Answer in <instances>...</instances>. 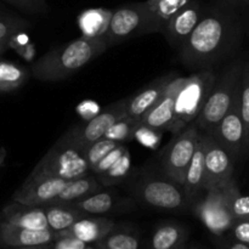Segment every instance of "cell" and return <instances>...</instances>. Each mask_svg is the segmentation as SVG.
<instances>
[{
    "label": "cell",
    "mask_w": 249,
    "mask_h": 249,
    "mask_svg": "<svg viewBox=\"0 0 249 249\" xmlns=\"http://www.w3.org/2000/svg\"><path fill=\"white\" fill-rule=\"evenodd\" d=\"M55 238L51 230H31L12 225L0 219V247L18 248L50 245Z\"/></svg>",
    "instance_id": "2e32d148"
},
{
    "label": "cell",
    "mask_w": 249,
    "mask_h": 249,
    "mask_svg": "<svg viewBox=\"0 0 249 249\" xmlns=\"http://www.w3.org/2000/svg\"><path fill=\"white\" fill-rule=\"evenodd\" d=\"M10 48V41L9 40H0V58Z\"/></svg>",
    "instance_id": "60d3db41"
},
{
    "label": "cell",
    "mask_w": 249,
    "mask_h": 249,
    "mask_svg": "<svg viewBox=\"0 0 249 249\" xmlns=\"http://www.w3.org/2000/svg\"><path fill=\"white\" fill-rule=\"evenodd\" d=\"M102 185L100 184L96 177L92 174L85 175L83 178H78V179L71 180L67 184V186L61 191V194L53 199L51 204H58V203H72V202L78 201V199L83 198V197L88 196L90 194L100 191ZM50 206V204H49Z\"/></svg>",
    "instance_id": "484cf974"
},
{
    "label": "cell",
    "mask_w": 249,
    "mask_h": 249,
    "mask_svg": "<svg viewBox=\"0 0 249 249\" xmlns=\"http://www.w3.org/2000/svg\"><path fill=\"white\" fill-rule=\"evenodd\" d=\"M114 229L97 241L95 247L97 249H139L140 242L138 236L128 231H116Z\"/></svg>",
    "instance_id": "f546056e"
},
{
    "label": "cell",
    "mask_w": 249,
    "mask_h": 249,
    "mask_svg": "<svg viewBox=\"0 0 249 249\" xmlns=\"http://www.w3.org/2000/svg\"><path fill=\"white\" fill-rule=\"evenodd\" d=\"M128 102L129 97H125L114 104H111L101 113H97L82 125L73 126L67 133L63 134V136L80 150H85L95 141L104 138L105 133L109 126L126 116Z\"/></svg>",
    "instance_id": "30bf717a"
},
{
    "label": "cell",
    "mask_w": 249,
    "mask_h": 249,
    "mask_svg": "<svg viewBox=\"0 0 249 249\" xmlns=\"http://www.w3.org/2000/svg\"><path fill=\"white\" fill-rule=\"evenodd\" d=\"M85 249H97V248H96V247H91V246L88 245V246H87V248H85Z\"/></svg>",
    "instance_id": "bcb514c9"
},
{
    "label": "cell",
    "mask_w": 249,
    "mask_h": 249,
    "mask_svg": "<svg viewBox=\"0 0 249 249\" xmlns=\"http://www.w3.org/2000/svg\"><path fill=\"white\" fill-rule=\"evenodd\" d=\"M44 209H45L49 229L53 232L67 230L79 219L88 215L71 203L50 204L44 207Z\"/></svg>",
    "instance_id": "603a6c76"
},
{
    "label": "cell",
    "mask_w": 249,
    "mask_h": 249,
    "mask_svg": "<svg viewBox=\"0 0 249 249\" xmlns=\"http://www.w3.org/2000/svg\"><path fill=\"white\" fill-rule=\"evenodd\" d=\"M126 150H128V147H126L125 145H118L116 148H113L111 152L107 153V155L105 156V157L102 158V160H100V162L97 163L94 168H92L90 174L97 177V175L105 173L107 169H108V168H111L112 165L117 162V160H118V158L121 157V156L123 155Z\"/></svg>",
    "instance_id": "836d02e7"
},
{
    "label": "cell",
    "mask_w": 249,
    "mask_h": 249,
    "mask_svg": "<svg viewBox=\"0 0 249 249\" xmlns=\"http://www.w3.org/2000/svg\"><path fill=\"white\" fill-rule=\"evenodd\" d=\"M114 228H116L114 221L111 219L87 215L73 224L70 229L60 231L58 233L73 236V237L90 245V243H96L97 241L104 238Z\"/></svg>",
    "instance_id": "44dd1931"
},
{
    "label": "cell",
    "mask_w": 249,
    "mask_h": 249,
    "mask_svg": "<svg viewBox=\"0 0 249 249\" xmlns=\"http://www.w3.org/2000/svg\"><path fill=\"white\" fill-rule=\"evenodd\" d=\"M70 181L56 177H28L12 195L11 201L27 206H49Z\"/></svg>",
    "instance_id": "7c38bea8"
},
{
    "label": "cell",
    "mask_w": 249,
    "mask_h": 249,
    "mask_svg": "<svg viewBox=\"0 0 249 249\" xmlns=\"http://www.w3.org/2000/svg\"><path fill=\"white\" fill-rule=\"evenodd\" d=\"M240 192L235 179L214 189L207 190L201 198L192 203V211L214 235H221L232 228L235 219L231 213L232 197Z\"/></svg>",
    "instance_id": "8992f818"
},
{
    "label": "cell",
    "mask_w": 249,
    "mask_h": 249,
    "mask_svg": "<svg viewBox=\"0 0 249 249\" xmlns=\"http://www.w3.org/2000/svg\"><path fill=\"white\" fill-rule=\"evenodd\" d=\"M201 131V130H199ZM201 140L204 150V190L221 186L233 180L232 160L228 151L208 133L201 131Z\"/></svg>",
    "instance_id": "8fae6325"
},
{
    "label": "cell",
    "mask_w": 249,
    "mask_h": 249,
    "mask_svg": "<svg viewBox=\"0 0 249 249\" xmlns=\"http://www.w3.org/2000/svg\"><path fill=\"white\" fill-rule=\"evenodd\" d=\"M209 134L228 151L235 162L243 155L245 125L240 112V97Z\"/></svg>",
    "instance_id": "5bb4252c"
},
{
    "label": "cell",
    "mask_w": 249,
    "mask_h": 249,
    "mask_svg": "<svg viewBox=\"0 0 249 249\" xmlns=\"http://www.w3.org/2000/svg\"><path fill=\"white\" fill-rule=\"evenodd\" d=\"M131 172V156L129 150H126L121 157L117 160V162L111 168L106 170L102 174L97 175L96 179L100 184L105 187L113 186V185L122 184L126 180V178L130 175Z\"/></svg>",
    "instance_id": "83f0119b"
},
{
    "label": "cell",
    "mask_w": 249,
    "mask_h": 249,
    "mask_svg": "<svg viewBox=\"0 0 249 249\" xmlns=\"http://www.w3.org/2000/svg\"><path fill=\"white\" fill-rule=\"evenodd\" d=\"M216 78L212 70H202L190 77H185L175 97L174 123L170 129L173 134L179 133L197 118L215 84Z\"/></svg>",
    "instance_id": "277c9868"
},
{
    "label": "cell",
    "mask_w": 249,
    "mask_h": 249,
    "mask_svg": "<svg viewBox=\"0 0 249 249\" xmlns=\"http://www.w3.org/2000/svg\"><path fill=\"white\" fill-rule=\"evenodd\" d=\"M71 204L88 215H99L113 212L116 209H125V204L134 206L131 199L121 198L116 191H96Z\"/></svg>",
    "instance_id": "ffe728a7"
},
{
    "label": "cell",
    "mask_w": 249,
    "mask_h": 249,
    "mask_svg": "<svg viewBox=\"0 0 249 249\" xmlns=\"http://www.w3.org/2000/svg\"><path fill=\"white\" fill-rule=\"evenodd\" d=\"M190 249H197V248H190Z\"/></svg>",
    "instance_id": "7dc6e473"
},
{
    "label": "cell",
    "mask_w": 249,
    "mask_h": 249,
    "mask_svg": "<svg viewBox=\"0 0 249 249\" xmlns=\"http://www.w3.org/2000/svg\"><path fill=\"white\" fill-rule=\"evenodd\" d=\"M6 150H5L4 147H0V168H1V165L4 164L5 162V158H6Z\"/></svg>",
    "instance_id": "7bdbcfd3"
},
{
    "label": "cell",
    "mask_w": 249,
    "mask_h": 249,
    "mask_svg": "<svg viewBox=\"0 0 249 249\" xmlns=\"http://www.w3.org/2000/svg\"><path fill=\"white\" fill-rule=\"evenodd\" d=\"M199 129L195 122L185 126L164 148L160 155L163 174L173 181L182 185L187 167L192 160L199 140Z\"/></svg>",
    "instance_id": "ba28073f"
},
{
    "label": "cell",
    "mask_w": 249,
    "mask_h": 249,
    "mask_svg": "<svg viewBox=\"0 0 249 249\" xmlns=\"http://www.w3.org/2000/svg\"><path fill=\"white\" fill-rule=\"evenodd\" d=\"M146 9L143 2L122 5L112 11L108 27L102 36L107 49L145 34Z\"/></svg>",
    "instance_id": "9c48e42d"
},
{
    "label": "cell",
    "mask_w": 249,
    "mask_h": 249,
    "mask_svg": "<svg viewBox=\"0 0 249 249\" xmlns=\"http://www.w3.org/2000/svg\"><path fill=\"white\" fill-rule=\"evenodd\" d=\"M204 11L206 6L203 2L199 0H190L165 24L162 34L174 50L179 51L180 48L186 43L199 19L203 16Z\"/></svg>",
    "instance_id": "4fadbf2b"
},
{
    "label": "cell",
    "mask_w": 249,
    "mask_h": 249,
    "mask_svg": "<svg viewBox=\"0 0 249 249\" xmlns=\"http://www.w3.org/2000/svg\"><path fill=\"white\" fill-rule=\"evenodd\" d=\"M2 1L7 2L9 5H12L14 7L21 10L22 12H26V14H36L33 5L28 0H2Z\"/></svg>",
    "instance_id": "74e56055"
},
{
    "label": "cell",
    "mask_w": 249,
    "mask_h": 249,
    "mask_svg": "<svg viewBox=\"0 0 249 249\" xmlns=\"http://www.w3.org/2000/svg\"><path fill=\"white\" fill-rule=\"evenodd\" d=\"M221 4H224L228 7H232V9H236V7H247L249 6V0H220Z\"/></svg>",
    "instance_id": "f35d334b"
},
{
    "label": "cell",
    "mask_w": 249,
    "mask_h": 249,
    "mask_svg": "<svg viewBox=\"0 0 249 249\" xmlns=\"http://www.w3.org/2000/svg\"><path fill=\"white\" fill-rule=\"evenodd\" d=\"M177 249H187V248H186V245H185V243H184V245H181V246H180V247H178Z\"/></svg>",
    "instance_id": "f6af8a7d"
},
{
    "label": "cell",
    "mask_w": 249,
    "mask_h": 249,
    "mask_svg": "<svg viewBox=\"0 0 249 249\" xmlns=\"http://www.w3.org/2000/svg\"><path fill=\"white\" fill-rule=\"evenodd\" d=\"M88 243L73 237V236L62 235L55 232V238L50 243V249H85Z\"/></svg>",
    "instance_id": "e575fe53"
},
{
    "label": "cell",
    "mask_w": 249,
    "mask_h": 249,
    "mask_svg": "<svg viewBox=\"0 0 249 249\" xmlns=\"http://www.w3.org/2000/svg\"><path fill=\"white\" fill-rule=\"evenodd\" d=\"M187 230L181 224L162 223L151 238V249H177L186 242Z\"/></svg>",
    "instance_id": "d4e9b609"
},
{
    "label": "cell",
    "mask_w": 249,
    "mask_h": 249,
    "mask_svg": "<svg viewBox=\"0 0 249 249\" xmlns=\"http://www.w3.org/2000/svg\"><path fill=\"white\" fill-rule=\"evenodd\" d=\"M31 77L32 71L27 66L0 58V95L21 89Z\"/></svg>",
    "instance_id": "cb8c5ba5"
},
{
    "label": "cell",
    "mask_w": 249,
    "mask_h": 249,
    "mask_svg": "<svg viewBox=\"0 0 249 249\" xmlns=\"http://www.w3.org/2000/svg\"><path fill=\"white\" fill-rule=\"evenodd\" d=\"M174 75L175 73L162 75V77L157 78L153 82H151L150 84L146 85L143 89L136 92L135 95L129 96V102L128 106H126V116L141 119V117L151 107H153L160 101V99L163 96L168 84L174 78Z\"/></svg>",
    "instance_id": "ac0fdd59"
},
{
    "label": "cell",
    "mask_w": 249,
    "mask_h": 249,
    "mask_svg": "<svg viewBox=\"0 0 249 249\" xmlns=\"http://www.w3.org/2000/svg\"><path fill=\"white\" fill-rule=\"evenodd\" d=\"M230 249H249V246L242 242H236L230 246Z\"/></svg>",
    "instance_id": "b9f144b4"
},
{
    "label": "cell",
    "mask_w": 249,
    "mask_h": 249,
    "mask_svg": "<svg viewBox=\"0 0 249 249\" xmlns=\"http://www.w3.org/2000/svg\"><path fill=\"white\" fill-rule=\"evenodd\" d=\"M84 152L85 150H80L62 135L34 167L29 177H56L74 180L89 175L90 169Z\"/></svg>",
    "instance_id": "5b68a950"
},
{
    "label": "cell",
    "mask_w": 249,
    "mask_h": 249,
    "mask_svg": "<svg viewBox=\"0 0 249 249\" xmlns=\"http://www.w3.org/2000/svg\"><path fill=\"white\" fill-rule=\"evenodd\" d=\"M28 1L33 5L36 14H45V12L48 11V4H46V0H28Z\"/></svg>",
    "instance_id": "ab89813d"
},
{
    "label": "cell",
    "mask_w": 249,
    "mask_h": 249,
    "mask_svg": "<svg viewBox=\"0 0 249 249\" xmlns=\"http://www.w3.org/2000/svg\"><path fill=\"white\" fill-rule=\"evenodd\" d=\"M141 125V119L125 116L109 126L105 133L104 138L114 141L119 145L129 142L135 135V131Z\"/></svg>",
    "instance_id": "f1b7e54d"
},
{
    "label": "cell",
    "mask_w": 249,
    "mask_h": 249,
    "mask_svg": "<svg viewBox=\"0 0 249 249\" xmlns=\"http://www.w3.org/2000/svg\"><path fill=\"white\" fill-rule=\"evenodd\" d=\"M119 143L114 142V141L108 140L106 138H101L97 141H95L94 143H91L90 146H88L85 148V160L88 163V167H89L90 173L91 169L107 155V153L111 152L113 148H116Z\"/></svg>",
    "instance_id": "d6a6232c"
},
{
    "label": "cell",
    "mask_w": 249,
    "mask_h": 249,
    "mask_svg": "<svg viewBox=\"0 0 249 249\" xmlns=\"http://www.w3.org/2000/svg\"><path fill=\"white\" fill-rule=\"evenodd\" d=\"M112 11L105 9H90L82 12L78 24L83 36L87 38H102L111 19Z\"/></svg>",
    "instance_id": "4316f807"
},
{
    "label": "cell",
    "mask_w": 249,
    "mask_h": 249,
    "mask_svg": "<svg viewBox=\"0 0 249 249\" xmlns=\"http://www.w3.org/2000/svg\"><path fill=\"white\" fill-rule=\"evenodd\" d=\"M31 27L27 19L11 14L0 12V40H9L17 34H22Z\"/></svg>",
    "instance_id": "1f68e13d"
},
{
    "label": "cell",
    "mask_w": 249,
    "mask_h": 249,
    "mask_svg": "<svg viewBox=\"0 0 249 249\" xmlns=\"http://www.w3.org/2000/svg\"><path fill=\"white\" fill-rule=\"evenodd\" d=\"M204 175H206V168H204V150L203 143L201 140V133H199V140L197 147L195 150L192 160L187 167L186 174H185L182 189L186 194L187 198L191 203H195L197 198H201L204 195Z\"/></svg>",
    "instance_id": "7402d4cb"
},
{
    "label": "cell",
    "mask_w": 249,
    "mask_h": 249,
    "mask_svg": "<svg viewBox=\"0 0 249 249\" xmlns=\"http://www.w3.org/2000/svg\"><path fill=\"white\" fill-rule=\"evenodd\" d=\"M232 231L238 242L249 245V219L236 220L232 225Z\"/></svg>",
    "instance_id": "8d00e7d4"
},
{
    "label": "cell",
    "mask_w": 249,
    "mask_h": 249,
    "mask_svg": "<svg viewBox=\"0 0 249 249\" xmlns=\"http://www.w3.org/2000/svg\"><path fill=\"white\" fill-rule=\"evenodd\" d=\"M240 112L245 125V151L243 155L249 153V62L243 63L242 77L240 87Z\"/></svg>",
    "instance_id": "4dcf8cb0"
},
{
    "label": "cell",
    "mask_w": 249,
    "mask_h": 249,
    "mask_svg": "<svg viewBox=\"0 0 249 249\" xmlns=\"http://www.w3.org/2000/svg\"><path fill=\"white\" fill-rule=\"evenodd\" d=\"M136 199L150 208L160 211H185L191 206L182 185L173 181L169 178L157 175H141L133 190Z\"/></svg>",
    "instance_id": "52a82bcc"
},
{
    "label": "cell",
    "mask_w": 249,
    "mask_h": 249,
    "mask_svg": "<svg viewBox=\"0 0 249 249\" xmlns=\"http://www.w3.org/2000/svg\"><path fill=\"white\" fill-rule=\"evenodd\" d=\"M0 219L12 225L31 230H50L44 207L27 206L11 201L0 212Z\"/></svg>",
    "instance_id": "e0dca14e"
},
{
    "label": "cell",
    "mask_w": 249,
    "mask_h": 249,
    "mask_svg": "<svg viewBox=\"0 0 249 249\" xmlns=\"http://www.w3.org/2000/svg\"><path fill=\"white\" fill-rule=\"evenodd\" d=\"M190 0H147L145 34L162 33L169 19L181 10Z\"/></svg>",
    "instance_id": "d6986e66"
},
{
    "label": "cell",
    "mask_w": 249,
    "mask_h": 249,
    "mask_svg": "<svg viewBox=\"0 0 249 249\" xmlns=\"http://www.w3.org/2000/svg\"><path fill=\"white\" fill-rule=\"evenodd\" d=\"M107 50L104 38H87L56 46L32 66V77L40 82H60L72 77L80 68Z\"/></svg>",
    "instance_id": "7a4b0ae2"
},
{
    "label": "cell",
    "mask_w": 249,
    "mask_h": 249,
    "mask_svg": "<svg viewBox=\"0 0 249 249\" xmlns=\"http://www.w3.org/2000/svg\"><path fill=\"white\" fill-rule=\"evenodd\" d=\"M241 24L236 15L221 7H206L203 16L178 58L189 70H211L228 57L241 40Z\"/></svg>",
    "instance_id": "6da1fadb"
},
{
    "label": "cell",
    "mask_w": 249,
    "mask_h": 249,
    "mask_svg": "<svg viewBox=\"0 0 249 249\" xmlns=\"http://www.w3.org/2000/svg\"><path fill=\"white\" fill-rule=\"evenodd\" d=\"M11 249H50V245L33 246V247H18V248H11Z\"/></svg>",
    "instance_id": "ee69618b"
},
{
    "label": "cell",
    "mask_w": 249,
    "mask_h": 249,
    "mask_svg": "<svg viewBox=\"0 0 249 249\" xmlns=\"http://www.w3.org/2000/svg\"><path fill=\"white\" fill-rule=\"evenodd\" d=\"M243 63V61H236L221 74L220 78H216L215 84L206 104L194 121L203 133H211L214 126L237 102L240 97Z\"/></svg>",
    "instance_id": "3957f363"
},
{
    "label": "cell",
    "mask_w": 249,
    "mask_h": 249,
    "mask_svg": "<svg viewBox=\"0 0 249 249\" xmlns=\"http://www.w3.org/2000/svg\"><path fill=\"white\" fill-rule=\"evenodd\" d=\"M184 79L185 77L175 73L174 78L170 80L160 101L141 117V125L148 126V128L158 131H170L173 123H174L175 97H177L178 91H179Z\"/></svg>",
    "instance_id": "9a60e30c"
},
{
    "label": "cell",
    "mask_w": 249,
    "mask_h": 249,
    "mask_svg": "<svg viewBox=\"0 0 249 249\" xmlns=\"http://www.w3.org/2000/svg\"><path fill=\"white\" fill-rule=\"evenodd\" d=\"M231 213L233 219H249V196H242L241 192H237L231 201Z\"/></svg>",
    "instance_id": "d590c367"
}]
</instances>
